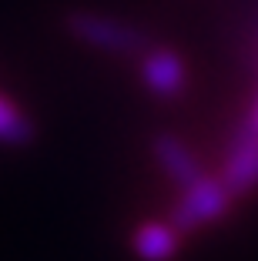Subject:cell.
<instances>
[{
  "mask_svg": "<svg viewBox=\"0 0 258 261\" xmlns=\"http://www.w3.org/2000/svg\"><path fill=\"white\" fill-rule=\"evenodd\" d=\"M67 31L81 44L98 47L104 54H145L148 50V37L137 27L118 20V17L94 14V10H74L67 17Z\"/></svg>",
  "mask_w": 258,
  "mask_h": 261,
  "instance_id": "cell-2",
  "label": "cell"
},
{
  "mask_svg": "<svg viewBox=\"0 0 258 261\" xmlns=\"http://www.w3.org/2000/svg\"><path fill=\"white\" fill-rule=\"evenodd\" d=\"M27 138H31V121H27V114L0 94V141L20 144V141H27Z\"/></svg>",
  "mask_w": 258,
  "mask_h": 261,
  "instance_id": "cell-7",
  "label": "cell"
},
{
  "mask_svg": "<svg viewBox=\"0 0 258 261\" xmlns=\"http://www.w3.org/2000/svg\"><path fill=\"white\" fill-rule=\"evenodd\" d=\"M141 81L151 94L158 97H175L178 91H184V81H188V70L184 61L175 50H165V47H154L141 54Z\"/></svg>",
  "mask_w": 258,
  "mask_h": 261,
  "instance_id": "cell-3",
  "label": "cell"
},
{
  "mask_svg": "<svg viewBox=\"0 0 258 261\" xmlns=\"http://www.w3.org/2000/svg\"><path fill=\"white\" fill-rule=\"evenodd\" d=\"M131 245L141 261H171L181 251V231L171 221H145L137 224Z\"/></svg>",
  "mask_w": 258,
  "mask_h": 261,
  "instance_id": "cell-6",
  "label": "cell"
},
{
  "mask_svg": "<svg viewBox=\"0 0 258 261\" xmlns=\"http://www.w3.org/2000/svg\"><path fill=\"white\" fill-rule=\"evenodd\" d=\"M154 158H158L161 171H165L175 185H181V188L205 174L198 154L191 151L181 138H175V134H158V138H154Z\"/></svg>",
  "mask_w": 258,
  "mask_h": 261,
  "instance_id": "cell-5",
  "label": "cell"
},
{
  "mask_svg": "<svg viewBox=\"0 0 258 261\" xmlns=\"http://www.w3.org/2000/svg\"><path fill=\"white\" fill-rule=\"evenodd\" d=\"M221 181L231 194H248L258 188V134L245 130L235 141V147L228 151L225 164H221Z\"/></svg>",
  "mask_w": 258,
  "mask_h": 261,
  "instance_id": "cell-4",
  "label": "cell"
},
{
  "mask_svg": "<svg viewBox=\"0 0 258 261\" xmlns=\"http://www.w3.org/2000/svg\"><path fill=\"white\" fill-rule=\"evenodd\" d=\"M231 201H235V194L225 188V181L218 174H201L198 181L181 188V194L175 201V211H171L168 221L175 224L181 234L184 231H198L205 224L221 221L228 215Z\"/></svg>",
  "mask_w": 258,
  "mask_h": 261,
  "instance_id": "cell-1",
  "label": "cell"
}]
</instances>
